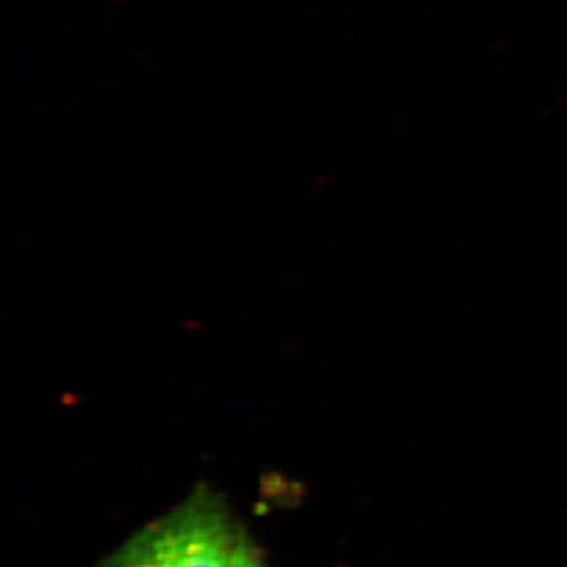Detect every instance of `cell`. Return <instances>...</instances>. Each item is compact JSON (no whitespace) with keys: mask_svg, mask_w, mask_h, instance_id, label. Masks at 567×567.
Returning <instances> with one entry per match:
<instances>
[{"mask_svg":"<svg viewBox=\"0 0 567 567\" xmlns=\"http://www.w3.org/2000/svg\"><path fill=\"white\" fill-rule=\"evenodd\" d=\"M227 567H265V565L251 540L245 536Z\"/></svg>","mask_w":567,"mask_h":567,"instance_id":"2","label":"cell"},{"mask_svg":"<svg viewBox=\"0 0 567 567\" xmlns=\"http://www.w3.org/2000/svg\"><path fill=\"white\" fill-rule=\"evenodd\" d=\"M244 537L221 496L200 486L130 537L102 567H227Z\"/></svg>","mask_w":567,"mask_h":567,"instance_id":"1","label":"cell"}]
</instances>
